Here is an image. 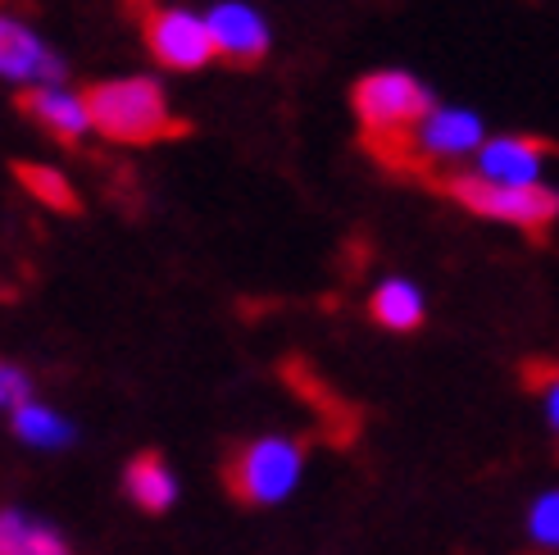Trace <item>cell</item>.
<instances>
[{
    "instance_id": "3",
    "label": "cell",
    "mask_w": 559,
    "mask_h": 555,
    "mask_svg": "<svg viewBox=\"0 0 559 555\" xmlns=\"http://www.w3.org/2000/svg\"><path fill=\"white\" fill-rule=\"evenodd\" d=\"M441 191L483 214V219H496V224H514L523 233H546L555 219H559V191L550 187H500V182H487L483 174H455V178H441Z\"/></svg>"
},
{
    "instance_id": "9",
    "label": "cell",
    "mask_w": 559,
    "mask_h": 555,
    "mask_svg": "<svg viewBox=\"0 0 559 555\" xmlns=\"http://www.w3.org/2000/svg\"><path fill=\"white\" fill-rule=\"evenodd\" d=\"M483 146V119L473 109H432L424 128L414 132V151L424 155H468Z\"/></svg>"
},
{
    "instance_id": "12",
    "label": "cell",
    "mask_w": 559,
    "mask_h": 555,
    "mask_svg": "<svg viewBox=\"0 0 559 555\" xmlns=\"http://www.w3.org/2000/svg\"><path fill=\"white\" fill-rule=\"evenodd\" d=\"M0 555H73L60 529L23 510H0Z\"/></svg>"
},
{
    "instance_id": "13",
    "label": "cell",
    "mask_w": 559,
    "mask_h": 555,
    "mask_svg": "<svg viewBox=\"0 0 559 555\" xmlns=\"http://www.w3.org/2000/svg\"><path fill=\"white\" fill-rule=\"evenodd\" d=\"M369 315L386 332H414L418 323H424L428 305H424V292H418L414 283H405V278H386V283H378V292L369 300Z\"/></svg>"
},
{
    "instance_id": "15",
    "label": "cell",
    "mask_w": 559,
    "mask_h": 555,
    "mask_svg": "<svg viewBox=\"0 0 559 555\" xmlns=\"http://www.w3.org/2000/svg\"><path fill=\"white\" fill-rule=\"evenodd\" d=\"M523 538L537 555H559V483L533 492L523 506Z\"/></svg>"
},
{
    "instance_id": "5",
    "label": "cell",
    "mask_w": 559,
    "mask_h": 555,
    "mask_svg": "<svg viewBox=\"0 0 559 555\" xmlns=\"http://www.w3.org/2000/svg\"><path fill=\"white\" fill-rule=\"evenodd\" d=\"M142 33H146V46L159 64L169 69H205L214 60V37H210V23L195 19L187 10H159V5H142Z\"/></svg>"
},
{
    "instance_id": "16",
    "label": "cell",
    "mask_w": 559,
    "mask_h": 555,
    "mask_svg": "<svg viewBox=\"0 0 559 555\" xmlns=\"http://www.w3.org/2000/svg\"><path fill=\"white\" fill-rule=\"evenodd\" d=\"M14 178L27 187V197H37L46 210H78L73 182L60 169H50V164H14Z\"/></svg>"
},
{
    "instance_id": "8",
    "label": "cell",
    "mask_w": 559,
    "mask_h": 555,
    "mask_svg": "<svg viewBox=\"0 0 559 555\" xmlns=\"http://www.w3.org/2000/svg\"><path fill=\"white\" fill-rule=\"evenodd\" d=\"M542 160H546V142H533V137H491L478 151V174L500 187H537Z\"/></svg>"
},
{
    "instance_id": "7",
    "label": "cell",
    "mask_w": 559,
    "mask_h": 555,
    "mask_svg": "<svg viewBox=\"0 0 559 555\" xmlns=\"http://www.w3.org/2000/svg\"><path fill=\"white\" fill-rule=\"evenodd\" d=\"M210 37H214V50L223 55V60H233V64H255L264 60V50H269V27L264 19L241 5V0H223V5L210 10Z\"/></svg>"
},
{
    "instance_id": "10",
    "label": "cell",
    "mask_w": 559,
    "mask_h": 555,
    "mask_svg": "<svg viewBox=\"0 0 559 555\" xmlns=\"http://www.w3.org/2000/svg\"><path fill=\"white\" fill-rule=\"evenodd\" d=\"M123 492H128V501L136 510L164 515V510H174V501H178V479L155 451H142V456H132L128 469H123Z\"/></svg>"
},
{
    "instance_id": "6",
    "label": "cell",
    "mask_w": 559,
    "mask_h": 555,
    "mask_svg": "<svg viewBox=\"0 0 559 555\" xmlns=\"http://www.w3.org/2000/svg\"><path fill=\"white\" fill-rule=\"evenodd\" d=\"M0 78H10V82H60L64 60L33 33V27H23L19 19L0 14Z\"/></svg>"
},
{
    "instance_id": "1",
    "label": "cell",
    "mask_w": 559,
    "mask_h": 555,
    "mask_svg": "<svg viewBox=\"0 0 559 555\" xmlns=\"http://www.w3.org/2000/svg\"><path fill=\"white\" fill-rule=\"evenodd\" d=\"M432 109V92L401 69H382L355 82V115L369 132V146L391 164H396V146H414V132L424 128Z\"/></svg>"
},
{
    "instance_id": "2",
    "label": "cell",
    "mask_w": 559,
    "mask_h": 555,
    "mask_svg": "<svg viewBox=\"0 0 559 555\" xmlns=\"http://www.w3.org/2000/svg\"><path fill=\"white\" fill-rule=\"evenodd\" d=\"M82 101H87L92 128H100L109 142L146 146V142H159V137H182L187 132V123H178L169 115V101H164L155 78L96 82Z\"/></svg>"
},
{
    "instance_id": "11",
    "label": "cell",
    "mask_w": 559,
    "mask_h": 555,
    "mask_svg": "<svg viewBox=\"0 0 559 555\" xmlns=\"http://www.w3.org/2000/svg\"><path fill=\"white\" fill-rule=\"evenodd\" d=\"M19 105H23L46 132L60 137V142H78V137L92 128L87 101L73 96V92H60V87H33V92H23Z\"/></svg>"
},
{
    "instance_id": "4",
    "label": "cell",
    "mask_w": 559,
    "mask_h": 555,
    "mask_svg": "<svg viewBox=\"0 0 559 555\" xmlns=\"http://www.w3.org/2000/svg\"><path fill=\"white\" fill-rule=\"evenodd\" d=\"M305 474V447L292 437H260L241 447V456L228 464V487L246 506H277L300 487Z\"/></svg>"
},
{
    "instance_id": "17",
    "label": "cell",
    "mask_w": 559,
    "mask_h": 555,
    "mask_svg": "<svg viewBox=\"0 0 559 555\" xmlns=\"http://www.w3.org/2000/svg\"><path fill=\"white\" fill-rule=\"evenodd\" d=\"M27 401H33V382H27V374L0 359V410L14 414V410H23Z\"/></svg>"
},
{
    "instance_id": "14",
    "label": "cell",
    "mask_w": 559,
    "mask_h": 555,
    "mask_svg": "<svg viewBox=\"0 0 559 555\" xmlns=\"http://www.w3.org/2000/svg\"><path fill=\"white\" fill-rule=\"evenodd\" d=\"M14 433L37 451H64L73 441V424L60 420V414L41 401H27L23 410H14Z\"/></svg>"
},
{
    "instance_id": "18",
    "label": "cell",
    "mask_w": 559,
    "mask_h": 555,
    "mask_svg": "<svg viewBox=\"0 0 559 555\" xmlns=\"http://www.w3.org/2000/svg\"><path fill=\"white\" fill-rule=\"evenodd\" d=\"M542 414H546V428L559 437V369L542 378Z\"/></svg>"
}]
</instances>
